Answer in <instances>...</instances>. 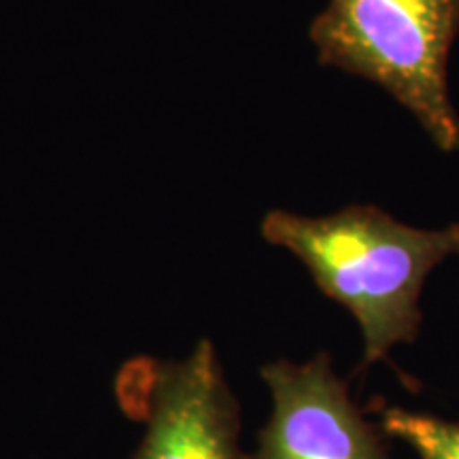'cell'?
<instances>
[{
	"instance_id": "cell-1",
	"label": "cell",
	"mask_w": 459,
	"mask_h": 459,
	"mask_svg": "<svg viewBox=\"0 0 459 459\" xmlns=\"http://www.w3.org/2000/svg\"><path fill=\"white\" fill-rule=\"evenodd\" d=\"M262 237L294 254L321 294L358 319L364 366L387 358L395 344L415 341L426 279L459 255V223L419 230L372 204H351L325 217L271 211Z\"/></svg>"
},
{
	"instance_id": "cell-2",
	"label": "cell",
	"mask_w": 459,
	"mask_h": 459,
	"mask_svg": "<svg viewBox=\"0 0 459 459\" xmlns=\"http://www.w3.org/2000/svg\"><path fill=\"white\" fill-rule=\"evenodd\" d=\"M457 37L459 0H330L308 28L319 65L385 90L446 153L459 152L446 74Z\"/></svg>"
},
{
	"instance_id": "cell-3",
	"label": "cell",
	"mask_w": 459,
	"mask_h": 459,
	"mask_svg": "<svg viewBox=\"0 0 459 459\" xmlns=\"http://www.w3.org/2000/svg\"><path fill=\"white\" fill-rule=\"evenodd\" d=\"M115 395L145 426L132 459H249L238 446V402L206 338L183 359H130Z\"/></svg>"
},
{
	"instance_id": "cell-4",
	"label": "cell",
	"mask_w": 459,
	"mask_h": 459,
	"mask_svg": "<svg viewBox=\"0 0 459 459\" xmlns=\"http://www.w3.org/2000/svg\"><path fill=\"white\" fill-rule=\"evenodd\" d=\"M262 378L273 412L249 459H387V434L366 421L325 353L307 364L271 361Z\"/></svg>"
},
{
	"instance_id": "cell-5",
	"label": "cell",
	"mask_w": 459,
	"mask_h": 459,
	"mask_svg": "<svg viewBox=\"0 0 459 459\" xmlns=\"http://www.w3.org/2000/svg\"><path fill=\"white\" fill-rule=\"evenodd\" d=\"M381 428L387 436L409 445L421 459H459V423L385 406Z\"/></svg>"
}]
</instances>
